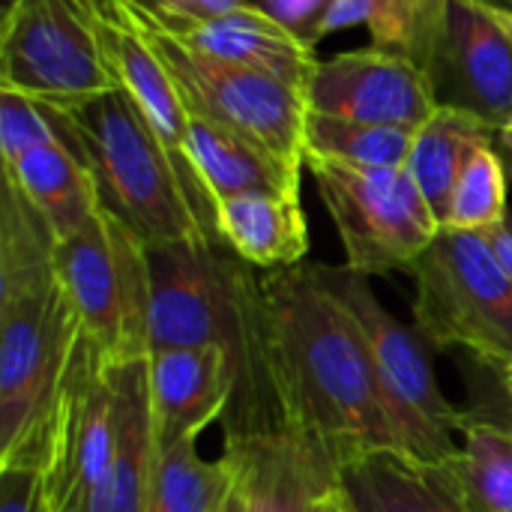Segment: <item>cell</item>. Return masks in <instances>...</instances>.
<instances>
[{
  "instance_id": "obj_6",
  "label": "cell",
  "mask_w": 512,
  "mask_h": 512,
  "mask_svg": "<svg viewBox=\"0 0 512 512\" xmlns=\"http://www.w3.org/2000/svg\"><path fill=\"white\" fill-rule=\"evenodd\" d=\"M54 273L81 333L108 363L150 357L147 246L108 207L57 240Z\"/></svg>"
},
{
  "instance_id": "obj_30",
  "label": "cell",
  "mask_w": 512,
  "mask_h": 512,
  "mask_svg": "<svg viewBox=\"0 0 512 512\" xmlns=\"http://www.w3.org/2000/svg\"><path fill=\"white\" fill-rule=\"evenodd\" d=\"M42 144H63L84 159L81 138L69 111L0 90V165L15 162L21 153Z\"/></svg>"
},
{
  "instance_id": "obj_35",
  "label": "cell",
  "mask_w": 512,
  "mask_h": 512,
  "mask_svg": "<svg viewBox=\"0 0 512 512\" xmlns=\"http://www.w3.org/2000/svg\"><path fill=\"white\" fill-rule=\"evenodd\" d=\"M486 237L492 240V246H495V252H498V258H501V264L507 267V273L512 276V216H507L498 228H492Z\"/></svg>"
},
{
  "instance_id": "obj_22",
  "label": "cell",
  "mask_w": 512,
  "mask_h": 512,
  "mask_svg": "<svg viewBox=\"0 0 512 512\" xmlns=\"http://www.w3.org/2000/svg\"><path fill=\"white\" fill-rule=\"evenodd\" d=\"M3 177L18 186L57 240L75 234L102 207L87 162L63 144H42L21 153L3 165Z\"/></svg>"
},
{
  "instance_id": "obj_11",
  "label": "cell",
  "mask_w": 512,
  "mask_h": 512,
  "mask_svg": "<svg viewBox=\"0 0 512 512\" xmlns=\"http://www.w3.org/2000/svg\"><path fill=\"white\" fill-rule=\"evenodd\" d=\"M117 444L108 360L81 336L42 447L48 512H87Z\"/></svg>"
},
{
  "instance_id": "obj_7",
  "label": "cell",
  "mask_w": 512,
  "mask_h": 512,
  "mask_svg": "<svg viewBox=\"0 0 512 512\" xmlns=\"http://www.w3.org/2000/svg\"><path fill=\"white\" fill-rule=\"evenodd\" d=\"M81 324L60 285L0 306V468H42V447Z\"/></svg>"
},
{
  "instance_id": "obj_1",
  "label": "cell",
  "mask_w": 512,
  "mask_h": 512,
  "mask_svg": "<svg viewBox=\"0 0 512 512\" xmlns=\"http://www.w3.org/2000/svg\"><path fill=\"white\" fill-rule=\"evenodd\" d=\"M264 369L279 426L336 477L372 453L402 450L366 333L315 264L261 276Z\"/></svg>"
},
{
  "instance_id": "obj_15",
  "label": "cell",
  "mask_w": 512,
  "mask_h": 512,
  "mask_svg": "<svg viewBox=\"0 0 512 512\" xmlns=\"http://www.w3.org/2000/svg\"><path fill=\"white\" fill-rule=\"evenodd\" d=\"M144 6H147V15L153 18V24L159 30H165L168 36H174L177 42H183L186 48H192L210 60H219V63H231L240 69L270 75V78L288 84L291 90H297L300 96L309 93L312 75L318 69L315 48L306 45L303 39H297L291 30H285L258 3H246L228 15L204 18V21L168 18L162 12H156L147 0H144Z\"/></svg>"
},
{
  "instance_id": "obj_23",
  "label": "cell",
  "mask_w": 512,
  "mask_h": 512,
  "mask_svg": "<svg viewBox=\"0 0 512 512\" xmlns=\"http://www.w3.org/2000/svg\"><path fill=\"white\" fill-rule=\"evenodd\" d=\"M450 0H333L321 39L348 27H369L372 45L411 57L426 75L447 27Z\"/></svg>"
},
{
  "instance_id": "obj_33",
  "label": "cell",
  "mask_w": 512,
  "mask_h": 512,
  "mask_svg": "<svg viewBox=\"0 0 512 512\" xmlns=\"http://www.w3.org/2000/svg\"><path fill=\"white\" fill-rule=\"evenodd\" d=\"M156 12L168 15V18H192V21H204V18H219L228 15L240 6H246L249 0H147Z\"/></svg>"
},
{
  "instance_id": "obj_14",
  "label": "cell",
  "mask_w": 512,
  "mask_h": 512,
  "mask_svg": "<svg viewBox=\"0 0 512 512\" xmlns=\"http://www.w3.org/2000/svg\"><path fill=\"white\" fill-rule=\"evenodd\" d=\"M102 33H105V48L111 57V66L120 78V87L135 99V105L144 111V117L153 123L159 138L165 141L189 195L195 198L201 216L216 234L213 222V204L204 195L195 168L189 162V123L192 114L180 96L177 81L171 78L165 60L147 39V33L129 18L123 0H102ZM219 237V234H216Z\"/></svg>"
},
{
  "instance_id": "obj_31",
  "label": "cell",
  "mask_w": 512,
  "mask_h": 512,
  "mask_svg": "<svg viewBox=\"0 0 512 512\" xmlns=\"http://www.w3.org/2000/svg\"><path fill=\"white\" fill-rule=\"evenodd\" d=\"M0 512H48L42 468H0Z\"/></svg>"
},
{
  "instance_id": "obj_8",
  "label": "cell",
  "mask_w": 512,
  "mask_h": 512,
  "mask_svg": "<svg viewBox=\"0 0 512 512\" xmlns=\"http://www.w3.org/2000/svg\"><path fill=\"white\" fill-rule=\"evenodd\" d=\"M315 267L333 297L351 312V318L366 333L405 456L423 465L450 462L459 453L453 435L462 429L468 414H462L444 396L432 357L426 351V339L417 330H408L390 309L381 306V300L366 282L369 276H360L348 264Z\"/></svg>"
},
{
  "instance_id": "obj_10",
  "label": "cell",
  "mask_w": 512,
  "mask_h": 512,
  "mask_svg": "<svg viewBox=\"0 0 512 512\" xmlns=\"http://www.w3.org/2000/svg\"><path fill=\"white\" fill-rule=\"evenodd\" d=\"M306 168L339 231L345 264L360 276L411 270L444 228L408 168H357L318 156H306Z\"/></svg>"
},
{
  "instance_id": "obj_28",
  "label": "cell",
  "mask_w": 512,
  "mask_h": 512,
  "mask_svg": "<svg viewBox=\"0 0 512 512\" xmlns=\"http://www.w3.org/2000/svg\"><path fill=\"white\" fill-rule=\"evenodd\" d=\"M411 144V129L342 120L312 111L306 117V156L357 168H405Z\"/></svg>"
},
{
  "instance_id": "obj_37",
  "label": "cell",
  "mask_w": 512,
  "mask_h": 512,
  "mask_svg": "<svg viewBox=\"0 0 512 512\" xmlns=\"http://www.w3.org/2000/svg\"><path fill=\"white\" fill-rule=\"evenodd\" d=\"M495 144H498V150H501V156H504L507 174L512 177V123L510 126H504V129L495 135Z\"/></svg>"
},
{
  "instance_id": "obj_27",
  "label": "cell",
  "mask_w": 512,
  "mask_h": 512,
  "mask_svg": "<svg viewBox=\"0 0 512 512\" xmlns=\"http://www.w3.org/2000/svg\"><path fill=\"white\" fill-rule=\"evenodd\" d=\"M462 447L447 462L477 512H512V426L465 417Z\"/></svg>"
},
{
  "instance_id": "obj_38",
  "label": "cell",
  "mask_w": 512,
  "mask_h": 512,
  "mask_svg": "<svg viewBox=\"0 0 512 512\" xmlns=\"http://www.w3.org/2000/svg\"><path fill=\"white\" fill-rule=\"evenodd\" d=\"M225 512H246V510H243V498H240L237 486H234V495H231V501H228V507H225Z\"/></svg>"
},
{
  "instance_id": "obj_21",
  "label": "cell",
  "mask_w": 512,
  "mask_h": 512,
  "mask_svg": "<svg viewBox=\"0 0 512 512\" xmlns=\"http://www.w3.org/2000/svg\"><path fill=\"white\" fill-rule=\"evenodd\" d=\"M189 162L210 204L249 192L300 195V171L288 168L249 138L201 117H192L189 123Z\"/></svg>"
},
{
  "instance_id": "obj_12",
  "label": "cell",
  "mask_w": 512,
  "mask_h": 512,
  "mask_svg": "<svg viewBox=\"0 0 512 512\" xmlns=\"http://www.w3.org/2000/svg\"><path fill=\"white\" fill-rule=\"evenodd\" d=\"M306 105L312 114L417 132L438 99L429 75L411 57L372 45L318 60Z\"/></svg>"
},
{
  "instance_id": "obj_20",
  "label": "cell",
  "mask_w": 512,
  "mask_h": 512,
  "mask_svg": "<svg viewBox=\"0 0 512 512\" xmlns=\"http://www.w3.org/2000/svg\"><path fill=\"white\" fill-rule=\"evenodd\" d=\"M216 234L246 264L282 270L303 264L309 252V228L300 195H231L213 204Z\"/></svg>"
},
{
  "instance_id": "obj_3",
  "label": "cell",
  "mask_w": 512,
  "mask_h": 512,
  "mask_svg": "<svg viewBox=\"0 0 512 512\" xmlns=\"http://www.w3.org/2000/svg\"><path fill=\"white\" fill-rule=\"evenodd\" d=\"M69 114L102 207L135 231L144 246L213 234L165 141L123 87L90 99Z\"/></svg>"
},
{
  "instance_id": "obj_32",
  "label": "cell",
  "mask_w": 512,
  "mask_h": 512,
  "mask_svg": "<svg viewBox=\"0 0 512 512\" xmlns=\"http://www.w3.org/2000/svg\"><path fill=\"white\" fill-rule=\"evenodd\" d=\"M258 6L267 15H273L285 30H291L297 39L315 48L321 42V27L333 0H258Z\"/></svg>"
},
{
  "instance_id": "obj_9",
  "label": "cell",
  "mask_w": 512,
  "mask_h": 512,
  "mask_svg": "<svg viewBox=\"0 0 512 512\" xmlns=\"http://www.w3.org/2000/svg\"><path fill=\"white\" fill-rule=\"evenodd\" d=\"M123 6L165 60L192 117L249 138L294 171L306 165V96L270 75L219 63L186 48L153 24L144 0H123Z\"/></svg>"
},
{
  "instance_id": "obj_40",
  "label": "cell",
  "mask_w": 512,
  "mask_h": 512,
  "mask_svg": "<svg viewBox=\"0 0 512 512\" xmlns=\"http://www.w3.org/2000/svg\"><path fill=\"white\" fill-rule=\"evenodd\" d=\"M489 3H498V6H510V9H512V0H489Z\"/></svg>"
},
{
  "instance_id": "obj_24",
  "label": "cell",
  "mask_w": 512,
  "mask_h": 512,
  "mask_svg": "<svg viewBox=\"0 0 512 512\" xmlns=\"http://www.w3.org/2000/svg\"><path fill=\"white\" fill-rule=\"evenodd\" d=\"M486 144H495V132L480 117L450 105H438L432 117L414 132L405 168L411 171L441 225L468 159Z\"/></svg>"
},
{
  "instance_id": "obj_41",
  "label": "cell",
  "mask_w": 512,
  "mask_h": 512,
  "mask_svg": "<svg viewBox=\"0 0 512 512\" xmlns=\"http://www.w3.org/2000/svg\"><path fill=\"white\" fill-rule=\"evenodd\" d=\"M9 3H12V0H0V12H3V9H6Z\"/></svg>"
},
{
  "instance_id": "obj_13",
  "label": "cell",
  "mask_w": 512,
  "mask_h": 512,
  "mask_svg": "<svg viewBox=\"0 0 512 512\" xmlns=\"http://www.w3.org/2000/svg\"><path fill=\"white\" fill-rule=\"evenodd\" d=\"M429 81L438 105L480 117L495 135L512 123V45L480 0H450Z\"/></svg>"
},
{
  "instance_id": "obj_42",
  "label": "cell",
  "mask_w": 512,
  "mask_h": 512,
  "mask_svg": "<svg viewBox=\"0 0 512 512\" xmlns=\"http://www.w3.org/2000/svg\"><path fill=\"white\" fill-rule=\"evenodd\" d=\"M222 512H225V510H222Z\"/></svg>"
},
{
  "instance_id": "obj_18",
  "label": "cell",
  "mask_w": 512,
  "mask_h": 512,
  "mask_svg": "<svg viewBox=\"0 0 512 512\" xmlns=\"http://www.w3.org/2000/svg\"><path fill=\"white\" fill-rule=\"evenodd\" d=\"M108 378L114 390L117 444L108 477L87 512H144L159 456L153 432L150 357L108 363Z\"/></svg>"
},
{
  "instance_id": "obj_2",
  "label": "cell",
  "mask_w": 512,
  "mask_h": 512,
  "mask_svg": "<svg viewBox=\"0 0 512 512\" xmlns=\"http://www.w3.org/2000/svg\"><path fill=\"white\" fill-rule=\"evenodd\" d=\"M216 234H195L147 246L150 270V354L171 348H222L240 378V393L267 384L261 279L249 273ZM273 399V396H270Z\"/></svg>"
},
{
  "instance_id": "obj_36",
  "label": "cell",
  "mask_w": 512,
  "mask_h": 512,
  "mask_svg": "<svg viewBox=\"0 0 512 512\" xmlns=\"http://www.w3.org/2000/svg\"><path fill=\"white\" fill-rule=\"evenodd\" d=\"M480 6L489 12V18L504 30V36L510 39L512 45V9L510 6H498V3H489V0H480Z\"/></svg>"
},
{
  "instance_id": "obj_19",
  "label": "cell",
  "mask_w": 512,
  "mask_h": 512,
  "mask_svg": "<svg viewBox=\"0 0 512 512\" xmlns=\"http://www.w3.org/2000/svg\"><path fill=\"white\" fill-rule=\"evenodd\" d=\"M336 486L354 512H477L447 462L423 465L396 450L348 462L336 471Z\"/></svg>"
},
{
  "instance_id": "obj_5",
  "label": "cell",
  "mask_w": 512,
  "mask_h": 512,
  "mask_svg": "<svg viewBox=\"0 0 512 512\" xmlns=\"http://www.w3.org/2000/svg\"><path fill=\"white\" fill-rule=\"evenodd\" d=\"M117 87L102 0H12L0 12V90L72 111Z\"/></svg>"
},
{
  "instance_id": "obj_26",
  "label": "cell",
  "mask_w": 512,
  "mask_h": 512,
  "mask_svg": "<svg viewBox=\"0 0 512 512\" xmlns=\"http://www.w3.org/2000/svg\"><path fill=\"white\" fill-rule=\"evenodd\" d=\"M234 486L237 480L228 456L207 462L198 453V441H186L156 456L144 512H222Z\"/></svg>"
},
{
  "instance_id": "obj_4",
  "label": "cell",
  "mask_w": 512,
  "mask_h": 512,
  "mask_svg": "<svg viewBox=\"0 0 512 512\" xmlns=\"http://www.w3.org/2000/svg\"><path fill=\"white\" fill-rule=\"evenodd\" d=\"M408 273L426 345L462 348L498 372L512 366V276L486 234L441 228Z\"/></svg>"
},
{
  "instance_id": "obj_25",
  "label": "cell",
  "mask_w": 512,
  "mask_h": 512,
  "mask_svg": "<svg viewBox=\"0 0 512 512\" xmlns=\"http://www.w3.org/2000/svg\"><path fill=\"white\" fill-rule=\"evenodd\" d=\"M57 237L33 204L3 177L0 189V306H12L51 282Z\"/></svg>"
},
{
  "instance_id": "obj_34",
  "label": "cell",
  "mask_w": 512,
  "mask_h": 512,
  "mask_svg": "<svg viewBox=\"0 0 512 512\" xmlns=\"http://www.w3.org/2000/svg\"><path fill=\"white\" fill-rule=\"evenodd\" d=\"M309 512H354L351 507V501L345 498V492L336 486V480L327 486V489H321L318 495H315V501H312V510Z\"/></svg>"
},
{
  "instance_id": "obj_17",
  "label": "cell",
  "mask_w": 512,
  "mask_h": 512,
  "mask_svg": "<svg viewBox=\"0 0 512 512\" xmlns=\"http://www.w3.org/2000/svg\"><path fill=\"white\" fill-rule=\"evenodd\" d=\"M225 456L234 465L246 512H309L333 471L282 426L228 435Z\"/></svg>"
},
{
  "instance_id": "obj_29",
  "label": "cell",
  "mask_w": 512,
  "mask_h": 512,
  "mask_svg": "<svg viewBox=\"0 0 512 512\" xmlns=\"http://www.w3.org/2000/svg\"><path fill=\"white\" fill-rule=\"evenodd\" d=\"M507 180H510V174H507L498 144L480 147L468 159V165L453 189V198H450V207L444 216V228L474 231V234H489L492 228H498L510 216Z\"/></svg>"
},
{
  "instance_id": "obj_39",
  "label": "cell",
  "mask_w": 512,
  "mask_h": 512,
  "mask_svg": "<svg viewBox=\"0 0 512 512\" xmlns=\"http://www.w3.org/2000/svg\"><path fill=\"white\" fill-rule=\"evenodd\" d=\"M501 381H504V390H507V399H510L512 408V366H507V369L501 372Z\"/></svg>"
},
{
  "instance_id": "obj_16",
  "label": "cell",
  "mask_w": 512,
  "mask_h": 512,
  "mask_svg": "<svg viewBox=\"0 0 512 512\" xmlns=\"http://www.w3.org/2000/svg\"><path fill=\"white\" fill-rule=\"evenodd\" d=\"M240 378L222 348H171L150 354L156 447L171 450L219 420L237 399Z\"/></svg>"
}]
</instances>
